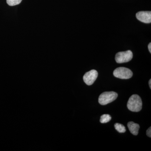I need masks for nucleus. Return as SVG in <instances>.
I'll return each mask as SVG.
<instances>
[{
  "label": "nucleus",
  "mask_w": 151,
  "mask_h": 151,
  "mask_svg": "<svg viewBox=\"0 0 151 151\" xmlns=\"http://www.w3.org/2000/svg\"><path fill=\"white\" fill-rule=\"evenodd\" d=\"M142 102L141 97L137 94H133L130 97L128 103L127 108L133 112H139L142 110Z\"/></svg>",
  "instance_id": "obj_1"
},
{
  "label": "nucleus",
  "mask_w": 151,
  "mask_h": 151,
  "mask_svg": "<svg viewBox=\"0 0 151 151\" xmlns=\"http://www.w3.org/2000/svg\"><path fill=\"white\" fill-rule=\"evenodd\" d=\"M118 96V94L114 92H104L99 96L98 101L100 105H106L116 100Z\"/></svg>",
  "instance_id": "obj_2"
},
{
  "label": "nucleus",
  "mask_w": 151,
  "mask_h": 151,
  "mask_svg": "<svg viewBox=\"0 0 151 151\" xmlns=\"http://www.w3.org/2000/svg\"><path fill=\"white\" fill-rule=\"evenodd\" d=\"M113 75L121 79H129L133 76V72L127 68L119 67L114 70Z\"/></svg>",
  "instance_id": "obj_3"
},
{
  "label": "nucleus",
  "mask_w": 151,
  "mask_h": 151,
  "mask_svg": "<svg viewBox=\"0 0 151 151\" xmlns=\"http://www.w3.org/2000/svg\"><path fill=\"white\" fill-rule=\"evenodd\" d=\"M133 53L131 50L120 52L116 54L115 60L117 63H124L130 61L133 58Z\"/></svg>",
  "instance_id": "obj_4"
},
{
  "label": "nucleus",
  "mask_w": 151,
  "mask_h": 151,
  "mask_svg": "<svg viewBox=\"0 0 151 151\" xmlns=\"http://www.w3.org/2000/svg\"><path fill=\"white\" fill-rule=\"evenodd\" d=\"M98 72L95 70H92L86 72L83 76V80L87 85H92L97 79Z\"/></svg>",
  "instance_id": "obj_5"
},
{
  "label": "nucleus",
  "mask_w": 151,
  "mask_h": 151,
  "mask_svg": "<svg viewBox=\"0 0 151 151\" xmlns=\"http://www.w3.org/2000/svg\"><path fill=\"white\" fill-rule=\"evenodd\" d=\"M136 17L139 21L145 23L151 22V12L150 11H141L136 14Z\"/></svg>",
  "instance_id": "obj_6"
},
{
  "label": "nucleus",
  "mask_w": 151,
  "mask_h": 151,
  "mask_svg": "<svg viewBox=\"0 0 151 151\" xmlns=\"http://www.w3.org/2000/svg\"><path fill=\"white\" fill-rule=\"evenodd\" d=\"M127 126L132 134L134 135H138L140 128V126L139 124H136L134 122H129L128 123Z\"/></svg>",
  "instance_id": "obj_7"
},
{
  "label": "nucleus",
  "mask_w": 151,
  "mask_h": 151,
  "mask_svg": "<svg viewBox=\"0 0 151 151\" xmlns=\"http://www.w3.org/2000/svg\"><path fill=\"white\" fill-rule=\"evenodd\" d=\"M111 119V117L108 114H104L100 117V122L102 124H105L110 122Z\"/></svg>",
  "instance_id": "obj_8"
},
{
  "label": "nucleus",
  "mask_w": 151,
  "mask_h": 151,
  "mask_svg": "<svg viewBox=\"0 0 151 151\" xmlns=\"http://www.w3.org/2000/svg\"><path fill=\"white\" fill-rule=\"evenodd\" d=\"M116 129L119 133H124L126 132V129L124 125L119 123H116L114 125Z\"/></svg>",
  "instance_id": "obj_9"
},
{
  "label": "nucleus",
  "mask_w": 151,
  "mask_h": 151,
  "mask_svg": "<svg viewBox=\"0 0 151 151\" xmlns=\"http://www.w3.org/2000/svg\"><path fill=\"white\" fill-rule=\"evenodd\" d=\"M22 1V0H6V2L9 6H14L19 4Z\"/></svg>",
  "instance_id": "obj_10"
},
{
  "label": "nucleus",
  "mask_w": 151,
  "mask_h": 151,
  "mask_svg": "<svg viewBox=\"0 0 151 151\" xmlns=\"http://www.w3.org/2000/svg\"><path fill=\"white\" fill-rule=\"evenodd\" d=\"M147 135L149 137H151V127H150L147 131Z\"/></svg>",
  "instance_id": "obj_11"
},
{
  "label": "nucleus",
  "mask_w": 151,
  "mask_h": 151,
  "mask_svg": "<svg viewBox=\"0 0 151 151\" xmlns=\"http://www.w3.org/2000/svg\"><path fill=\"white\" fill-rule=\"evenodd\" d=\"M148 49H149V51H150V53H151V42H150V44H149Z\"/></svg>",
  "instance_id": "obj_12"
},
{
  "label": "nucleus",
  "mask_w": 151,
  "mask_h": 151,
  "mask_svg": "<svg viewBox=\"0 0 151 151\" xmlns=\"http://www.w3.org/2000/svg\"><path fill=\"white\" fill-rule=\"evenodd\" d=\"M149 86H150V88L151 89V79H150L149 82Z\"/></svg>",
  "instance_id": "obj_13"
}]
</instances>
